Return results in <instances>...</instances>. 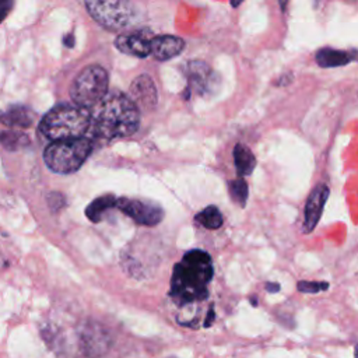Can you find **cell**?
<instances>
[{"instance_id":"obj_1","label":"cell","mask_w":358,"mask_h":358,"mask_svg":"<svg viewBox=\"0 0 358 358\" xmlns=\"http://www.w3.org/2000/svg\"><path fill=\"white\" fill-rule=\"evenodd\" d=\"M92 134L101 138L113 140L134 134L140 126V109L126 94L108 92L103 101L91 109Z\"/></svg>"},{"instance_id":"obj_2","label":"cell","mask_w":358,"mask_h":358,"mask_svg":"<svg viewBox=\"0 0 358 358\" xmlns=\"http://www.w3.org/2000/svg\"><path fill=\"white\" fill-rule=\"evenodd\" d=\"M214 274L213 262L207 252L189 250L175 264L171 277V296L179 303H193L208 296L207 285Z\"/></svg>"},{"instance_id":"obj_3","label":"cell","mask_w":358,"mask_h":358,"mask_svg":"<svg viewBox=\"0 0 358 358\" xmlns=\"http://www.w3.org/2000/svg\"><path fill=\"white\" fill-rule=\"evenodd\" d=\"M92 115L90 109L74 103H60L48 110L39 122V134L50 143L81 138L90 131Z\"/></svg>"},{"instance_id":"obj_4","label":"cell","mask_w":358,"mask_h":358,"mask_svg":"<svg viewBox=\"0 0 358 358\" xmlns=\"http://www.w3.org/2000/svg\"><path fill=\"white\" fill-rule=\"evenodd\" d=\"M92 141L88 137L59 140L50 143L43 151L46 166L59 175H70L81 168L92 151Z\"/></svg>"},{"instance_id":"obj_5","label":"cell","mask_w":358,"mask_h":358,"mask_svg":"<svg viewBox=\"0 0 358 358\" xmlns=\"http://www.w3.org/2000/svg\"><path fill=\"white\" fill-rule=\"evenodd\" d=\"M109 76L99 64L84 67L74 78L70 87L73 103L85 109H94L108 95Z\"/></svg>"},{"instance_id":"obj_6","label":"cell","mask_w":358,"mask_h":358,"mask_svg":"<svg viewBox=\"0 0 358 358\" xmlns=\"http://www.w3.org/2000/svg\"><path fill=\"white\" fill-rule=\"evenodd\" d=\"M90 15L103 28L110 31H122L136 24L138 10L133 3L106 0V1H85Z\"/></svg>"},{"instance_id":"obj_7","label":"cell","mask_w":358,"mask_h":358,"mask_svg":"<svg viewBox=\"0 0 358 358\" xmlns=\"http://www.w3.org/2000/svg\"><path fill=\"white\" fill-rule=\"evenodd\" d=\"M116 208L140 225L154 227L164 218V210L158 204L148 200L119 197L116 200Z\"/></svg>"},{"instance_id":"obj_8","label":"cell","mask_w":358,"mask_h":358,"mask_svg":"<svg viewBox=\"0 0 358 358\" xmlns=\"http://www.w3.org/2000/svg\"><path fill=\"white\" fill-rule=\"evenodd\" d=\"M329 194H330V190L324 183H319L312 189L303 208V222H302L303 234H310L316 228L322 217L323 208L326 206V201L329 199Z\"/></svg>"},{"instance_id":"obj_9","label":"cell","mask_w":358,"mask_h":358,"mask_svg":"<svg viewBox=\"0 0 358 358\" xmlns=\"http://www.w3.org/2000/svg\"><path fill=\"white\" fill-rule=\"evenodd\" d=\"M152 32L150 29H138L130 34L117 35L115 39V46L122 53L136 56V57H147L151 55V39Z\"/></svg>"},{"instance_id":"obj_10","label":"cell","mask_w":358,"mask_h":358,"mask_svg":"<svg viewBox=\"0 0 358 358\" xmlns=\"http://www.w3.org/2000/svg\"><path fill=\"white\" fill-rule=\"evenodd\" d=\"M130 96L138 109L154 108L158 99L154 80L148 74H141L136 77L130 85Z\"/></svg>"},{"instance_id":"obj_11","label":"cell","mask_w":358,"mask_h":358,"mask_svg":"<svg viewBox=\"0 0 358 358\" xmlns=\"http://www.w3.org/2000/svg\"><path fill=\"white\" fill-rule=\"evenodd\" d=\"M185 41L173 35H158L151 39V56L159 62H166L182 53Z\"/></svg>"},{"instance_id":"obj_12","label":"cell","mask_w":358,"mask_h":358,"mask_svg":"<svg viewBox=\"0 0 358 358\" xmlns=\"http://www.w3.org/2000/svg\"><path fill=\"white\" fill-rule=\"evenodd\" d=\"M357 57H358L357 53L347 52V50H338V49H333V48H322L315 55L316 63L323 69L345 66V64L357 60Z\"/></svg>"},{"instance_id":"obj_13","label":"cell","mask_w":358,"mask_h":358,"mask_svg":"<svg viewBox=\"0 0 358 358\" xmlns=\"http://www.w3.org/2000/svg\"><path fill=\"white\" fill-rule=\"evenodd\" d=\"M0 122L10 127H29L34 122V113L27 106H13L0 113Z\"/></svg>"},{"instance_id":"obj_14","label":"cell","mask_w":358,"mask_h":358,"mask_svg":"<svg viewBox=\"0 0 358 358\" xmlns=\"http://www.w3.org/2000/svg\"><path fill=\"white\" fill-rule=\"evenodd\" d=\"M232 154H234V164H235L238 176L243 178L250 175L256 166V158L250 151V148L239 143L234 147Z\"/></svg>"},{"instance_id":"obj_15","label":"cell","mask_w":358,"mask_h":358,"mask_svg":"<svg viewBox=\"0 0 358 358\" xmlns=\"http://www.w3.org/2000/svg\"><path fill=\"white\" fill-rule=\"evenodd\" d=\"M116 197L113 194H103L94 199L85 208V215L92 222L102 221L103 215L113 207H116Z\"/></svg>"},{"instance_id":"obj_16","label":"cell","mask_w":358,"mask_h":358,"mask_svg":"<svg viewBox=\"0 0 358 358\" xmlns=\"http://www.w3.org/2000/svg\"><path fill=\"white\" fill-rule=\"evenodd\" d=\"M210 69L207 64L201 62H192L189 63V83L194 91L204 92L208 88V80H210Z\"/></svg>"},{"instance_id":"obj_17","label":"cell","mask_w":358,"mask_h":358,"mask_svg":"<svg viewBox=\"0 0 358 358\" xmlns=\"http://www.w3.org/2000/svg\"><path fill=\"white\" fill-rule=\"evenodd\" d=\"M194 220L207 229H218L224 222L222 214L215 206H207L196 214Z\"/></svg>"},{"instance_id":"obj_18","label":"cell","mask_w":358,"mask_h":358,"mask_svg":"<svg viewBox=\"0 0 358 358\" xmlns=\"http://www.w3.org/2000/svg\"><path fill=\"white\" fill-rule=\"evenodd\" d=\"M0 143L6 150L17 151L29 144L27 134L21 131H0Z\"/></svg>"},{"instance_id":"obj_19","label":"cell","mask_w":358,"mask_h":358,"mask_svg":"<svg viewBox=\"0 0 358 358\" xmlns=\"http://www.w3.org/2000/svg\"><path fill=\"white\" fill-rule=\"evenodd\" d=\"M228 189H229V196H231L232 201L241 207H245L246 201H248V196H249L246 180L242 178L234 179L228 183Z\"/></svg>"},{"instance_id":"obj_20","label":"cell","mask_w":358,"mask_h":358,"mask_svg":"<svg viewBox=\"0 0 358 358\" xmlns=\"http://www.w3.org/2000/svg\"><path fill=\"white\" fill-rule=\"evenodd\" d=\"M296 288L303 294H317L320 291H326L329 288V282L326 281H298Z\"/></svg>"},{"instance_id":"obj_21","label":"cell","mask_w":358,"mask_h":358,"mask_svg":"<svg viewBox=\"0 0 358 358\" xmlns=\"http://www.w3.org/2000/svg\"><path fill=\"white\" fill-rule=\"evenodd\" d=\"M13 7V1L8 0H0V22L4 20V17L8 14L10 8Z\"/></svg>"},{"instance_id":"obj_22","label":"cell","mask_w":358,"mask_h":358,"mask_svg":"<svg viewBox=\"0 0 358 358\" xmlns=\"http://www.w3.org/2000/svg\"><path fill=\"white\" fill-rule=\"evenodd\" d=\"M280 284H277V282H267L266 284V289H267V292H278L280 291Z\"/></svg>"},{"instance_id":"obj_23","label":"cell","mask_w":358,"mask_h":358,"mask_svg":"<svg viewBox=\"0 0 358 358\" xmlns=\"http://www.w3.org/2000/svg\"><path fill=\"white\" fill-rule=\"evenodd\" d=\"M213 320H214V309H213V308H210V310H208V316L206 317V322H204V326H206V327H208V326L213 323Z\"/></svg>"},{"instance_id":"obj_24","label":"cell","mask_w":358,"mask_h":358,"mask_svg":"<svg viewBox=\"0 0 358 358\" xmlns=\"http://www.w3.org/2000/svg\"><path fill=\"white\" fill-rule=\"evenodd\" d=\"M63 41H64V43H66V46H69V48H71V46H74V38H73V35L71 34H69V35H66L64 38H63Z\"/></svg>"},{"instance_id":"obj_25","label":"cell","mask_w":358,"mask_h":358,"mask_svg":"<svg viewBox=\"0 0 358 358\" xmlns=\"http://www.w3.org/2000/svg\"><path fill=\"white\" fill-rule=\"evenodd\" d=\"M241 4V1H231V6L232 7H238Z\"/></svg>"},{"instance_id":"obj_26","label":"cell","mask_w":358,"mask_h":358,"mask_svg":"<svg viewBox=\"0 0 358 358\" xmlns=\"http://www.w3.org/2000/svg\"><path fill=\"white\" fill-rule=\"evenodd\" d=\"M355 358H358V345L355 347Z\"/></svg>"}]
</instances>
